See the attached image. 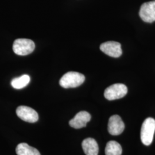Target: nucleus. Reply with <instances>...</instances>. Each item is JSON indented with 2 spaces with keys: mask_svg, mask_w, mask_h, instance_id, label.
<instances>
[{
  "mask_svg": "<svg viewBox=\"0 0 155 155\" xmlns=\"http://www.w3.org/2000/svg\"><path fill=\"white\" fill-rule=\"evenodd\" d=\"M85 77L79 72L70 71L65 74L60 79L59 84L65 89L75 88L81 86L84 82Z\"/></svg>",
  "mask_w": 155,
  "mask_h": 155,
  "instance_id": "1",
  "label": "nucleus"
},
{
  "mask_svg": "<svg viewBox=\"0 0 155 155\" xmlns=\"http://www.w3.org/2000/svg\"><path fill=\"white\" fill-rule=\"evenodd\" d=\"M155 132V120L147 118L145 120L141 129V140L145 145L152 144Z\"/></svg>",
  "mask_w": 155,
  "mask_h": 155,
  "instance_id": "2",
  "label": "nucleus"
},
{
  "mask_svg": "<svg viewBox=\"0 0 155 155\" xmlns=\"http://www.w3.org/2000/svg\"><path fill=\"white\" fill-rule=\"evenodd\" d=\"M35 45L32 40L28 39H17L13 45V50L18 55H29L33 52Z\"/></svg>",
  "mask_w": 155,
  "mask_h": 155,
  "instance_id": "3",
  "label": "nucleus"
},
{
  "mask_svg": "<svg viewBox=\"0 0 155 155\" xmlns=\"http://www.w3.org/2000/svg\"><path fill=\"white\" fill-rule=\"evenodd\" d=\"M127 87L121 83H116L111 85L106 89L104 96L109 101L122 98L127 94Z\"/></svg>",
  "mask_w": 155,
  "mask_h": 155,
  "instance_id": "4",
  "label": "nucleus"
},
{
  "mask_svg": "<svg viewBox=\"0 0 155 155\" xmlns=\"http://www.w3.org/2000/svg\"><path fill=\"white\" fill-rule=\"evenodd\" d=\"M139 16L144 22L155 21V1L145 2L141 6Z\"/></svg>",
  "mask_w": 155,
  "mask_h": 155,
  "instance_id": "5",
  "label": "nucleus"
},
{
  "mask_svg": "<svg viewBox=\"0 0 155 155\" xmlns=\"http://www.w3.org/2000/svg\"><path fill=\"white\" fill-rule=\"evenodd\" d=\"M17 116L25 122L34 123L39 120V115L36 111L26 106H18L16 109Z\"/></svg>",
  "mask_w": 155,
  "mask_h": 155,
  "instance_id": "6",
  "label": "nucleus"
},
{
  "mask_svg": "<svg viewBox=\"0 0 155 155\" xmlns=\"http://www.w3.org/2000/svg\"><path fill=\"white\" fill-rule=\"evenodd\" d=\"M100 50L113 58H118L122 55L121 44L116 41H107L100 45Z\"/></svg>",
  "mask_w": 155,
  "mask_h": 155,
  "instance_id": "7",
  "label": "nucleus"
},
{
  "mask_svg": "<svg viewBox=\"0 0 155 155\" xmlns=\"http://www.w3.org/2000/svg\"><path fill=\"white\" fill-rule=\"evenodd\" d=\"M107 129L110 134L117 136L123 132L125 129V125L120 117L118 115H114L109 118Z\"/></svg>",
  "mask_w": 155,
  "mask_h": 155,
  "instance_id": "8",
  "label": "nucleus"
},
{
  "mask_svg": "<svg viewBox=\"0 0 155 155\" xmlns=\"http://www.w3.org/2000/svg\"><path fill=\"white\" fill-rule=\"evenodd\" d=\"M91 120V115L88 112L85 111H82L75 115L72 119H71L69 124L72 127L75 129H81L85 127L87 123L89 122Z\"/></svg>",
  "mask_w": 155,
  "mask_h": 155,
  "instance_id": "9",
  "label": "nucleus"
},
{
  "mask_svg": "<svg viewBox=\"0 0 155 155\" xmlns=\"http://www.w3.org/2000/svg\"><path fill=\"white\" fill-rule=\"evenodd\" d=\"M82 146L84 153L86 155H98L99 147L97 141L92 138L84 140Z\"/></svg>",
  "mask_w": 155,
  "mask_h": 155,
  "instance_id": "10",
  "label": "nucleus"
},
{
  "mask_svg": "<svg viewBox=\"0 0 155 155\" xmlns=\"http://www.w3.org/2000/svg\"><path fill=\"white\" fill-rule=\"evenodd\" d=\"M16 152L17 155H41L38 150L25 143H20L17 146Z\"/></svg>",
  "mask_w": 155,
  "mask_h": 155,
  "instance_id": "11",
  "label": "nucleus"
},
{
  "mask_svg": "<svg viewBox=\"0 0 155 155\" xmlns=\"http://www.w3.org/2000/svg\"><path fill=\"white\" fill-rule=\"evenodd\" d=\"M122 152V147L117 141H110L106 144V155H121Z\"/></svg>",
  "mask_w": 155,
  "mask_h": 155,
  "instance_id": "12",
  "label": "nucleus"
},
{
  "mask_svg": "<svg viewBox=\"0 0 155 155\" xmlns=\"http://www.w3.org/2000/svg\"><path fill=\"white\" fill-rule=\"evenodd\" d=\"M30 77L28 75H23L20 77L15 78L12 80V86L14 89H22L28 85L30 82Z\"/></svg>",
  "mask_w": 155,
  "mask_h": 155,
  "instance_id": "13",
  "label": "nucleus"
}]
</instances>
